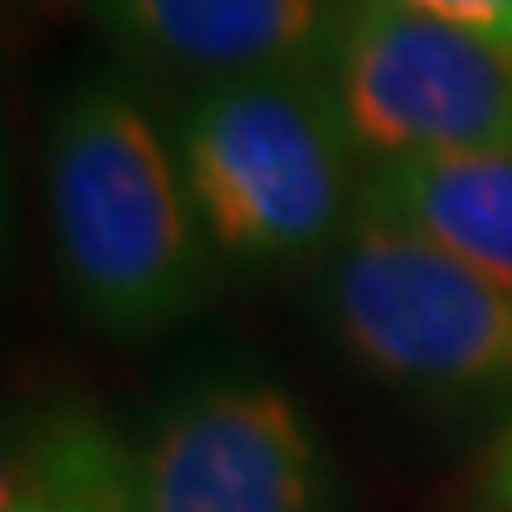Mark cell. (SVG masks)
<instances>
[{"instance_id":"cell-3","label":"cell","mask_w":512,"mask_h":512,"mask_svg":"<svg viewBox=\"0 0 512 512\" xmlns=\"http://www.w3.org/2000/svg\"><path fill=\"white\" fill-rule=\"evenodd\" d=\"M313 290L332 342L375 380L437 399L512 389V294L418 233L356 214Z\"/></svg>"},{"instance_id":"cell-5","label":"cell","mask_w":512,"mask_h":512,"mask_svg":"<svg viewBox=\"0 0 512 512\" xmlns=\"http://www.w3.org/2000/svg\"><path fill=\"white\" fill-rule=\"evenodd\" d=\"M138 512H332L323 441L266 375H195L138 441Z\"/></svg>"},{"instance_id":"cell-7","label":"cell","mask_w":512,"mask_h":512,"mask_svg":"<svg viewBox=\"0 0 512 512\" xmlns=\"http://www.w3.org/2000/svg\"><path fill=\"white\" fill-rule=\"evenodd\" d=\"M361 214L418 233L512 294V147L370 162Z\"/></svg>"},{"instance_id":"cell-2","label":"cell","mask_w":512,"mask_h":512,"mask_svg":"<svg viewBox=\"0 0 512 512\" xmlns=\"http://www.w3.org/2000/svg\"><path fill=\"white\" fill-rule=\"evenodd\" d=\"M185 195L228 266L275 271L328 256L361 214V152L328 72L204 81L171 128Z\"/></svg>"},{"instance_id":"cell-8","label":"cell","mask_w":512,"mask_h":512,"mask_svg":"<svg viewBox=\"0 0 512 512\" xmlns=\"http://www.w3.org/2000/svg\"><path fill=\"white\" fill-rule=\"evenodd\" d=\"M0 479V512H138V451L81 403L24 422Z\"/></svg>"},{"instance_id":"cell-9","label":"cell","mask_w":512,"mask_h":512,"mask_svg":"<svg viewBox=\"0 0 512 512\" xmlns=\"http://www.w3.org/2000/svg\"><path fill=\"white\" fill-rule=\"evenodd\" d=\"M384 5H399L413 15L441 19L451 29L489 38L494 48L512 53V0H384Z\"/></svg>"},{"instance_id":"cell-1","label":"cell","mask_w":512,"mask_h":512,"mask_svg":"<svg viewBox=\"0 0 512 512\" xmlns=\"http://www.w3.org/2000/svg\"><path fill=\"white\" fill-rule=\"evenodd\" d=\"M57 275L91 328L147 337L195 309L214 247L176 147L119 76H81L48 124Z\"/></svg>"},{"instance_id":"cell-10","label":"cell","mask_w":512,"mask_h":512,"mask_svg":"<svg viewBox=\"0 0 512 512\" xmlns=\"http://www.w3.org/2000/svg\"><path fill=\"white\" fill-rule=\"evenodd\" d=\"M489 512H512V422L498 441L494 470H489Z\"/></svg>"},{"instance_id":"cell-4","label":"cell","mask_w":512,"mask_h":512,"mask_svg":"<svg viewBox=\"0 0 512 512\" xmlns=\"http://www.w3.org/2000/svg\"><path fill=\"white\" fill-rule=\"evenodd\" d=\"M337 110L370 162L512 147V53L384 0H356L328 62Z\"/></svg>"},{"instance_id":"cell-6","label":"cell","mask_w":512,"mask_h":512,"mask_svg":"<svg viewBox=\"0 0 512 512\" xmlns=\"http://www.w3.org/2000/svg\"><path fill=\"white\" fill-rule=\"evenodd\" d=\"M356 0H91L114 48L171 76L328 72Z\"/></svg>"}]
</instances>
